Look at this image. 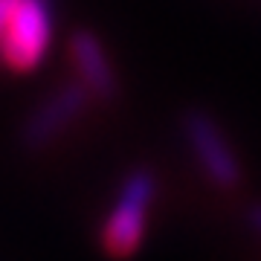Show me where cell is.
<instances>
[{"label":"cell","instance_id":"cell-1","mask_svg":"<svg viewBox=\"0 0 261 261\" xmlns=\"http://www.w3.org/2000/svg\"><path fill=\"white\" fill-rule=\"evenodd\" d=\"M154 200H157V177L148 168H134L122 180L116 200L102 224V247L111 255H130L142 244Z\"/></svg>","mask_w":261,"mask_h":261},{"label":"cell","instance_id":"cell-2","mask_svg":"<svg viewBox=\"0 0 261 261\" xmlns=\"http://www.w3.org/2000/svg\"><path fill=\"white\" fill-rule=\"evenodd\" d=\"M49 41H53L49 0H15L12 18L0 41V61L12 73H29L49 53Z\"/></svg>","mask_w":261,"mask_h":261},{"label":"cell","instance_id":"cell-3","mask_svg":"<svg viewBox=\"0 0 261 261\" xmlns=\"http://www.w3.org/2000/svg\"><path fill=\"white\" fill-rule=\"evenodd\" d=\"M183 137L203 177L218 189H232L241 180V163L226 134L209 113H189L183 119Z\"/></svg>","mask_w":261,"mask_h":261},{"label":"cell","instance_id":"cell-4","mask_svg":"<svg viewBox=\"0 0 261 261\" xmlns=\"http://www.w3.org/2000/svg\"><path fill=\"white\" fill-rule=\"evenodd\" d=\"M90 102H93V96L82 82H67L61 87H56L27 119V128H23L27 145L44 148L49 142H56L58 137H64L67 130L73 128V122H79L84 116Z\"/></svg>","mask_w":261,"mask_h":261},{"label":"cell","instance_id":"cell-5","mask_svg":"<svg viewBox=\"0 0 261 261\" xmlns=\"http://www.w3.org/2000/svg\"><path fill=\"white\" fill-rule=\"evenodd\" d=\"M70 64L75 70V82H82L93 99L116 96V70L93 32H75L70 38Z\"/></svg>","mask_w":261,"mask_h":261},{"label":"cell","instance_id":"cell-6","mask_svg":"<svg viewBox=\"0 0 261 261\" xmlns=\"http://www.w3.org/2000/svg\"><path fill=\"white\" fill-rule=\"evenodd\" d=\"M12 9H15V0H0V41H3L6 23H9V18H12Z\"/></svg>","mask_w":261,"mask_h":261},{"label":"cell","instance_id":"cell-7","mask_svg":"<svg viewBox=\"0 0 261 261\" xmlns=\"http://www.w3.org/2000/svg\"><path fill=\"white\" fill-rule=\"evenodd\" d=\"M252 218H250V221H252V226H255V229H258V232H261V206H255V209H252Z\"/></svg>","mask_w":261,"mask_h":261}]
</instances>
